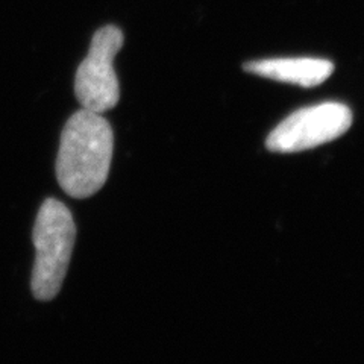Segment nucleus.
I'll return each instance as SVG.
<instances>
[{"label": "nucleus", "mask_w": 364, "mask_h": 364, "mask_svg": "<svg viewBox=\"0 0 364 364\" xmlns=\"http://www.w3.org/2000/svg\"><path fill=\"white\" fill-rule=\"evenodd\" d=\"M245 70L273 81L294 84L305 88L321 85L334 72V64L322 58H272L250 61Z\"/></svg>", "instance_id": "5"}, {"label": "nucleus", "mask_w": 364, "mask_h": 364, "mask_svg": "<svg viewBox=\"0 0 364 364\" xmlns=\"http://www.w3.org/2000/svg\"><path fill=\"white\" fill-rule=\"evenodd\" d=\"M75 237L76 226L70 210L53 198L46 199L33 226L37 254L31 289L36 299L52 301L60 293L72 258Z\"/></svg>", "instance_id": "2"}, {"label": "nucleus", "mask_w": 364, "mask_h": 364, "mask_svg": "<svg viewBox=\"0 0 364 364\" xmlns=\"http://www.w3.org/2000/svg\"><path fill=\"white\" fill-rule=\"evenodd\" d=\"M114 135L102 114L79 109L67 120L56 156V179L68 196L87 199L109 175Z\"/></svg>", "instance_id": "1"}, {"label": "nucleus", "mask_w": 364, "mask_h": 364, "mask_svg": "<svg viewBox=\"0 0 364 364\" xmlns=\"http://www.w3.org/2000/svg\"><path fill=\"white\" fill-rule=\"evenodd\" d=\"M352 124L349 107L340 102L306 107L290 114L267 136V149L277 154H296L334 141Z\"/></svg>", "instance_id": "4"}, {"label": "nucleus", "mask_w": 364, "mask_h": 364, "mask_svg": "<svg viewBox=\"0 0 364 364\" xmlns=\"http://www.w3.org/2000/svg\"><path fill=\"white\" fill-rule=\"evenodd\" d=\"M124 41L114 25L100 28L91 40L88 55L75 76V95L84 109L104 114L119 104L120 87L114 58Z\"/></svg>", "instance_id": "3"}]
</instances>
